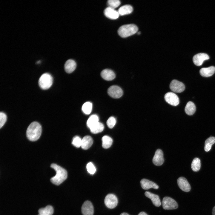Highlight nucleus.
Returning a JSON list of instances; mask_svg holds the SVG:
<instances>
[{"label": "nucleus", "instance_id": "obj_1", "mask_svg": "<svg viewBox=\"0 0 215 215\" xmlns=\"http://www.w3.org/2000/svg\"><path fill=\"white\" fill-rule=\"evenodd\" d=\"M42 132L41 125L36 122H32L27 128L26 135L29 140L32 141L37 140L40 137Z\"/></svg>", "mask_w": 215, "mask_h": 215}, {"label": "nucleus", "instance_id": "obj_2", "mask_svg": "<svg viewBox=\"0 0 215 215\" xmlns=\"http://www.w3.org/2000/svg\"><path fill=\"white\" fill-rule=\"evenodd\" d=\"M51 167L56 171V174L51 178L50 181L54 185H59L67 179V171L64 169L55 164H52Z\"/></svg>", "mask_w": 215, "mask_h": 215}, {"label": "nucleus", "instance_id": "obj_3", "mask_svg": "<svg viewBox=\"0 0 215 215\" xmlns=\"http://www.w3.org/2000/svg\"><path fill=\"white\" fill-rule=\"evenodd\" d=\"M138 30V28L136 25L129 24L121 26L118 30V33L121 37L125 38L135 34Z\"/></svg>", "mask_w": 215, "mask_h": 215}, {"label": "nucleus", "instance_id": "obj_4", "mask_svg": "<svg viewBox=\"0 0 215 215\" xmlns=\"http://www.w3.org/2000/svg\"><path fill=\"white\" fill-rule=\"evenodd\" d=\"M39 85L40 87L43 90L50 88L53 83V78L49 73H45L40 77L39 80Z\"/></svg>", "mask_w": 215, "mask_h": 215}, {"label": "nucleus", "instance_id": "obj_5", "mask_svg": "<svg viewBox=\"0 0 215 215\" xmlns=\"http://www.w3.org/2000/svg\"><path fill=\"white\" fill-rule=\"evenodd\" d=\"M162 205L165 210H172L177 208L178 205L176 201L171 197L166 196L163 198Z\"/></svg>", "mask_w": 215, "mask_h": 215}, {"label": "nucleus", "instance_id": "obj_6", "mask_svg": "<svg viewBox=\"0 0 215 215\" xmlns=\"http://www.w3.org/2000/svg\"><path fill=\"white\" fill-rule=\"evenodd\" d=\"M118 199L114 194H109L105 197L104 202L105 205L108 208L113 209L115 208L118 204Z\"/></svg>", "mask_w": 215, "mask_h": 215}, {"label": "nucleus", "instance_id": "obj_7", "mask_svg": "<svg viewBox=\"0 0 215 215\" xmlns=\"http://www.w3.org/2000/svg\"><path fill=\"white\" fill-rule=\"evenodd\" d=\"M108 93L110 96L115 99L120 98L123 94L122 89L117 85H112L108 89Z\"/></svg>", "mask_w": 215, "mask_h": 215}, {"label": "nucleus", "instance_id": "obj_8", "mask_svg": "<svg viewBox=\"0 0 215 215\" xmlns=\"http://www.w3.org/2000/svg\"><path fill=\"white\" fill-rule=\"evenodd\" d=\"M165 101L169 104L176 106L179 103V99L175 93L169 92L167 93L164 96Z\"/></svg>", "mask_w": 215, "mask_h": 215}, {"label": "nucleus", "instance_id": "obj_9", "mask_svg": "<svg viewBox=\"0 0 215 215\" xmlns=\"http://www.w3.org/2000/svg\"><path fill=\"white\" fill-rule=\"evenodd\" d=\"M170 88L171 90L174 92L180 93L185 90V87L183 83L176 80L174 79L171 82Z\"/></svg>", "mask_w": 215, "mask_h": 215}, {"label": "nucleus", "instance_id": "obj_10", "mask_svg": "<svg viewBox=\"0 0 215 215\" xmlns=\"http://www.w3.org/2000/svg\"><path fill=\"white\" fill-rule=\"evenodd\" d=\"M81 211L83 215H93L94 208L93 204L89 201H86L83 204Z\"/></svg>", "mask_w": 215, "mask_h": 215}, {"label": "nucleus", "instance_id": "obj_11", "mask_svg": "<svg viewBox=\"0 0 215 215\" xmlns=\"http://www.w3.org/2000/svg\"><path fill=\"white\" fill-rule=\"evenodd\" d=\"M153 164L156 166L162 165L164 163V158L162 151L160 149H157L153 159Z\"/></svg>", "mask_w": 215, "mask_h": 215}, {"label": "nucleus", "instance_id": "obj_12", "mask_svg": "<svg viewBox=\"0 0 215 215\" xmlns=\"http://www.w3.org/2000/svg\"><path fill=\"white\" fill-rule=\"evenodd\" d=\"M209 59V57L208 54L200 53L194 56L193 58V61L195 65L200 66L202 64L204 61Z\"/></svg>", "mask_w": 215, "mask_h": 215}, {"label": "nucleus", "instance_id": "obj_13", "mask_svg": "<svg viewBox=\"0 0 215 215\" xmlns=\"http://www.w3.org/2000/svg\"><path fill=\"white\" fill-rule=\"evenodd\" d=\"M179 187L183 191L188 192L190 191L191 186L187 180L183 177H179L177 180Z\"/></svg>", "mask_w": 215, "mask_h": 215}, {"label": "nucleus", "instance_id": "obj_14", "mask_svg": "<svg viewBox=\"0 0 215 215\" xmlns=\"http://www.w3.org/2000/svg\"><path fill=\"white\" fill-rule=\"evenodd\" d=\"M104 13L106 17L112 19H117L119 16L118 11L109 7L105 9Z\"/></svg>", "mask_w": 215, "mask_h": 215}, {"label": "nucleus", "instance_id": "obj_15", "mask_svg": "<svg viewBox=\"0 0 215 215\" xmlns=\"http://www.w3.org/2000/svg\"><path fill=\"white\" fill-rule=\"evenodd\" d=\"M142 188L144 190H147L152 188L157 189L159 186L154 182L145 179H142L140 181Z\"/></svg>", "mask_w": 215, "mask_h": 215}, {"label": "nucleus", "instance_id": "obj_16", "mask_svg": "<svg viewBox=\"0 0 215 215\" xmlns=\"http://www.w3.org/2000/svg\"><path fill=\"white\" fill-rule=\"evenodd\" d=\"M145 194L146 197L151 200L153 204L155 206L159 207L161 205V203L159 197L158 195L149 191H146Z\"/></svg>", "mask_w": 215, "mask_h": 215}, {"label": "nucleus", "instance_id": "obj_17", "mask_svg": "<svg viewBox=\"0 0 215 215\" xmlns=\"http://www.w3.org/2000/svg\"><path fill=\"white\" fill-rule=\"evenodd\" d=\"M102 77L107 81H111L113 79L116 77L115 74L112 70L108 69L103 70L101 73Z\"/></svg>", "mask_w": 215, "mask_h": 215}, {"label": "nucleus", "instance_id": "obj_18", "mask_svg": "<svg viewBox=\"0 0 215 215\" xmlns=\"http://www.w3.org/2000/svg\"><path fill=\"white\" fill-rule=\"evenodd\" d=\"M76 65V62L74 60L72 59H68L64 64L65 70L67 73H70L75 70Z\"/></svg>", "mask_w": 215, "mask_h": 215}, {"label": "nucleus", "instance_id": "obj_19", "mask_svg": "<svg viewBox=\"0 0 215 215\" xmlns=\"http://www.w3.org/2000/svg\"><path fill=\"white\" fill-rule=\"evenodd\" d=\"M215 72V67L213 66L202 68L199 71L200 75L203 77H208L212 76Z\"/></svg>", "mask_w": 215, "mask_h": 215}, {"label": "nucleus", "instance_id": "obj_20", "mask_svg": "<svg viewBox=\"0 0 215 215\" xmlns=\"http://www.w3.org/2000/svg\"><path fill=\"white\" fill-rule=\"evenodd\" d=\"M93 143L92 137L89 136H86L82 139L81 147L83 149L87 150L91 147Z\"/></svg>", "mask_w": 215, "mask_h": 215}, {"label": "nucleus", "instance_id": "obj_21", "mask_svg": "<svg viewBox=\"0 0 215 215\" xmlns=\"http://www.w3.org/2000/svg\"><path fill=\"white\" fill-rule=\"evenodd\" d=\"M133 11L132 7L129 5H125L120 7L118 12L120 16H124L131 13Z\"/></svg>", "mask_w": 215, "mask_h": 215}, {"label": "nucleus", "instance_id": "obj_22", "mask_svg": "<svg viewBox=\"0 0 215 215\" xmlns=\"http://www.w3.org/2000/svg\"><path fill=\"white\" fill-rule=\"evenodd\" d=\"M196 109V108L194 103L192 102L189 101L187 104L185 110L187 114L191 115L195 113Z\"/></svg>", "mask_w": 215, "mask_h": 215}, {"label": "nucleus", "instance_id": "obj_23", "mask_svg": "<svg viewBox=\"0 0 215 215\" xmlns=\"http://www.w3.org/2000/svg\"><path fill=\"white\" fill-rule=\"evenodd\" d=\"M54 212L52 206L47 205L46 207L40 208L38 210L39 214L41 215H52Z\"/></svg>", "mask_w": 215, "mask_h": 215}, {"label": "nucleus", "instance_id": "obj_24", "mask_svg": "<svg viewBox=\"0 0 215 215\" xmlns=\"http://www.w3.org/2000/svg\"><path fill=\"white\" fill-rule=\"evenodd\" d=\"M102 146L105 149L110 148L113 142V140L110 137L105 136L102 138Z\"/></svg>", "mask_w": 215, "mask_h": 215}, {"label": "nucleus", "instance_id": "obj_25", "mask_svg": "<svg viewBox=\"0 0 215 215\" xmlns=\"http://www.w3.org/2000/svg\"><path fill=\"white\" fill-rule=\"evenodd\" d=\"M104 129L103 125L99 122L90 128L91 132L94 134L101 132Z\"/></svg>", "mask_w": 215, "mask_h": 215}, {"label": "nucleus", "instance_id": "obj_26", "mask_svg": "<svg viewBox=\"0 0 215 215\" xmlns=\"http://www.w3.org/2000/svg\"><path fill=\"white\" fill-rule=\"evenodd\" d=\"M99 117L97 115H92L87 120V126L90 128L99 122Z\"/></svg>", "mask_w": 215, "mask_h": 215}, {"label": "nucleus", "instance_id": "obj_27", "mask_svg": "<svg viewBox=\"0 0 215 215\" xmlns=\"http://www.w3.org/2000/svg\"><path fill=\"white\" fill-rule=\"evenodd\" d=\"M215 143V138L211 136L208 138L205 142L204 150L206 152L209 151L211 149L212 145Z\"/></svg>", "mask_w": 215, "mask_h": 215}, {"label": "nucleus", "instance_id": "obj_28", "mask_svg": "<svg viewBox=\"0 0 215 215\" xmlns=\"http://www.w3.org/2000/svg\"><path fill=\"white\" fill-rule=\"evenodd\" d=\"M191 168L192 170L195 172L198 171L201 167L200 160L198 158H194L191 163Z\"/></svg>", "mask_w": 215, "mask_h": 215}, {"label": "nucleus", "instance_id": "obj_29", "mask_svg": "<svg viewBox=\"0 0 215 215\" xmlns=\"http://www.w3.org/2000/svg\"><path fill=\"white\" fill-rule=\"evenodd\" d=\"M92 107V105L91 103L90 102H87L83 105L82 110L85 114H89L91 111Z\"/></svg>", "mask_w": 215, "mask_h": 215}, {"label": "nucleus", "instance_id": "obj_30", "mask_svg": "<svg viewBox=\"0 0 215 215\" xmlns=\"http://www.w3.org/2000/svg\"><path fill=\"white\" fill-rule=\"evenodd\" d=\"M107 4L108 7L115 9L120 5L121 2L119 0H109Z\"/></svg>", "mask_w": 215, "mask_h": 215}, {"label": "nucleus", "instance_id": "obj_31", "mask_svg": "<svg viewBox=\"0 0 215 215\" xmlns=\"http://www.w3.org/2000/svg\"><path fill=\"white\" fill-rule=\"evenodd\" d=\"M82 139L79 136H76L74 137L72 140V144L77 148L81 146Z\"/></svg>", "mask_w": 215, "mask_h": 215}, {"label": "nucleus", "instance_id": "obj_32", "mask_svg": "<svg viewBox=\"0 0 215 215\" xmlns=\"http://www.w3.org/2000/svg\"><path fill=\"white\" fill-rule=\"evenodd\" d=\"M86 168L88 172L91 174H94L96 171L95 167L91 162H90L87 164Z\"/></svg>", "mask_w": 215, "mask_h": 215}, {"label": "nucleus", "instance_id": "obj_33", "mask_svg": "<svg viewBox=\"0 0 215 215\" xmlns=\"http://www.w3.org/2000/svg\"><path fill=\"white\" fill-rule=\"evenodd\" d=\"M116 122V121L115 118L113 116H111L108 119L107 124L109 128H112L115 125Z\"/></svg>", "mask_w": 215, "mask_h": 215}, {"label": "nucleus", "instance_id": "obj_34", "mask_svg": "<svg viewBox=\"0 0 215 215\" xmlns=\"http://www.w3.org/2000/svg\"><path fill=\"white\" fill-rule=\"evenodd\" d=\"M7 119L6 115L3 112L0 113V128L3 127L6 122Z\"/></svg>", "mask_w": 215, "mask_h": 215}, {"label": "nucleus", "instance_id": "obj_35", "mask_svg": "<svg viewBox=\"0 0 215 215\" xmlns=\"http://www.w3.org/2000/svg\"><path fill=\"white\" fill-rule=\"evenodd\" d=\"M138 215H148L146 213L144 212H140Z\"/></svg>", "mask_w": 215, "mask_h": 215}, {"label": "nucleus", "instance_id": "obj_36", "mask_svg": "<svg viewBox=\"0 0 215 215\" xmlns=\"http://www.w3.org/2000/svg\"><path fill=\"white\" fill-rule=\"evenodd\" d=\"M212 214L213 215H215V206L212 209Z\"/></svg>", "mask_w": 215, "mask_h": 215}, {"label": "nucleus", "instance_id": "obj_37", "mask_svg": "<svg viewBox=\"0 0 215 215\" xmlns=\"http://www.w3.org/2000/svg\"><path fill=\"white\" fill-rule=\"evenodd\" d=\"M120 215H129V214L126 213H123L120 214Z\"/></svg>", "mask_w": 215, "mask_h": 215}, {"label": "nucleus", "instance_id": "obj_38", "mask_svg": "<svg viewBox=\"0 0 215 215\" xmlns=\"http://www.w3.org/2000/svg\"><path fill=\"white\" fill-rule=\"evenodd\" d=\"M40 62H41V61H39L37 62V64H39V63H40Z\"/></svg>", "mask_w": 215, "mask_h": 215}, {"label": "nucleus", "instance_id": "obj_39", "mask_svg": "<svg viewBox=\"0 0 215 215\" xmlns=\"http://www.w3.org/2000/svg\"><path fill=\"white\" fill-rule=\"evenodd\" d=\"M141 33L140 32H139L138 33V34H140Z\"/></svg>", "mask_w": 215, "mask_h": 215}, {"label": "nucleus", "instance_id": "obj_40", "mask_svg": "<svg viewBox=\"0 0 215 215\" xmlns=\"http://www.w3.org/2000/svg\"><path fill=\"white\" fill-rule=\"evenodd\" d=\"M38 215H40V214H38Z\"/></svg>", "mask_w": 215, "mask_h": 215}]
</instances>
